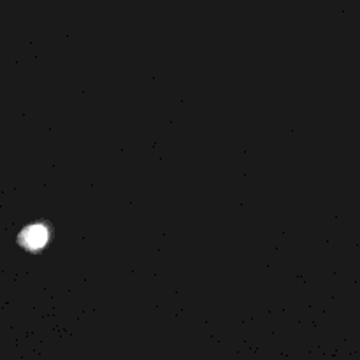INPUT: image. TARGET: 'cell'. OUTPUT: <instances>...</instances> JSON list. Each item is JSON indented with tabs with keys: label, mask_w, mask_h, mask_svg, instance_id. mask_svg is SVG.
Returning <instances> with one entry per match:
<instances>
[{
	"label": "cell",
	"mask_w": 360,
	"mask_h": 360,
	"mask_svg": "<svg viewBox=\"0 0 360 360\" xmlns=\"http://www.w3.org/2000/svg\"><path fill=\"white\" fill-rule=\"evenodd\" d=\"M20 241L27 250H41L48 241V229L44 225H32L21 232Z\"/></svg>",
	"instance_id": "6da1fadb"
}]
</instances>
